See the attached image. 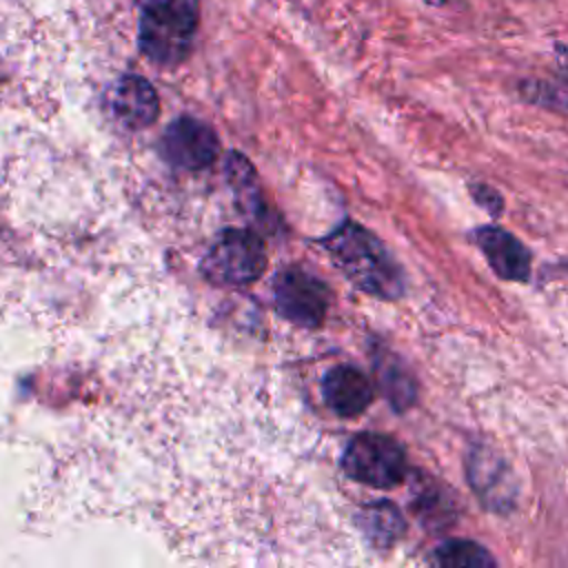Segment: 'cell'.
<instances>
[{"mask_svg": "<svg viewBox=\"0 0 568 568\" xmlns=\"http://www.w3.org/2000/svg\"><path fill=\"white\" fill-rule=\"evenodd\" d=\"M113 111L131 129H144L158 120L160 100L149 80L142 75H122L113 89Z\"/></svg>", "mask_w": 568, "mask_h": 568, "instance_id": "30bf717a", "label": "cell"}, {"mask_svg": "<svg viewBox=\"0 0 568 568\" xmlns=\"http://www.w3.org/2000/svg\"><path fill=\"white\" fill-rule=\"evenodd\" d=\"M200 0H142L138 44L160 67H175L193 49Z\"/></svg>", "mask_w": 568, "mask_h": 568, "instance_id": "7a4b0ae2", "label": "cell"}, {"mask_svg": "<svg viewBox=\"0 0 568 568\" xmlns=\"http://www.w3.org/2000/svg\"><path fill=\"white\" fill-rule=\"evenodd\" d=\"M162 149L171 164L195 171L220 155V140L209 124L195 118H178L164 131Z\"/></svg>", "mask_w": 568, "mask_h": 568, "instance_id": "8992f818", "label": "cell"}, {"mask_svg": "<svg viewBox=\"0 0 568 568\" xmlns=\"http://www.w3.org/2000/svg\"><path fill=\"white\" fill-rule=\"evenodd\" d=\"M406 521L397 506L390 501H377L364 508L362 513V530L371 539V544L379 548L393 546L404 535Z\"/></svg>", "mask_w": 568, "mask_h": 568, "instance_id": "8fae6325", "label": "cell"}, {"mask_svg": "<svg viewBox=\"0 0 568 568\" xmlns=\"http://www.w3.org/2000/svg\"><path fill=\"white\" fill-rule=\"evenodd\" d=\"M475 242L495 275L508 282L528 280L530 253L513 233L499 226H479L475 229Z\"/></svg>", "mask_w": 568, "mask_h": 568, "instance_id": "ba28073f", "label": "cell"}, {"mask_svg": "<svg viewBox=\"0 0 568 568\" xmlns=\"http://www.w3.org/2000/svg\"><path fill=\"white\" fill-rule=\"evenodd\" d=\"M333 264L357 288L382 300H397L404 293V273L388 248L364 226L344 222L324 240Z\"/></svg>", "mask_w": 568, "mask_h": 568, "instance_id": "6da1fadb", "label": "cell"}, {"mask_svg": "<svg viewBox=\"0 0 568 568\" xmlns=\"http://www.w3.org/2000/svg\"><path fill=\"white\" fill-rule=\"evenodd\" d=\"M382 382L386 386V395L393 402V406L397 410H404L406 406L413 404L415 399V382L413 377L406 373V368L402 364H397L395 359H388V366L382 373Z\"/></svg>", "mask_w": 568, "mask_h": 568, "instance_id": "4fadbf2b", "label": "cell"}, {"mask_svg": "<svg viewBox=\"0 0 568 568\" xmlns=\"http://www.w3.org/2000/svg\"><path fill=\"white\" fill-rule=\"evenodd\" d=\"M557 64L568 82V47H557Z\"/></svg>", "mask_w": 568, "mask_h": 568, "instance_id": "2e32d148", "label": "cell"}, {"mask_svg": "<svg viewBox=\"0 0 568 568\" xmlns=\"http://www.w3.org/2000/svg\"><path fill=\"white\" fill-rule=\"evenodd\" d=\"M430 564L435 566H446V568H490L495 566V559L490 552L468 539H448L442 546L433 550L428 557Z\"/></svg>", "mask_w": 568, "mask_h": 568, "instance_id": "7c38bea8", "label": "cell"}, {"mask_svg": "<svg viewBox=\"0 0 568 568\" xmlns=\"http://www.w3.org/2000/svg\"><path fill=\"white\" fill-rule=\"evenodd\" d=\"M521 93L537 104L568 111V87L555 84V82H544V80H528L521 87Z\"/></svg>", "mask_w": 568, "mask_h": 568, "instance_id": "5bb4252c", "label": "cell"}, {"mask_svg": "<svg viewBox=\"0 0 568 568\" xmlns=\"http://www.w3.org/2000/svg\"><path fill=\"white\" fill-rule=\"evenodd\" d=\"M344 473L373 488H393L406 477V453L388 435L362 433L355 435L342 457Z\"/></svg>", "mask_w": 568, "mask_h": 568, "instance_id": "277c9868", "label": "cell"}, {"mask_svg": "<svg viewBox=\"0 0 568 568\" xmlns=\"http://www.w3.org/2000/svg\"><path fill=\"white\" fill-rule=\"evenodd\" d=\"M473 193H475V200H477L484 209H488L493 215H499V211H501V195H499L495 189H490V186H486V184H475V186H473Z\"/></svg>", "mask_w": 568, "mask_h": 568, "instance_id": "9a60e30c", "label": "cell"}, {"mask_svg": "<svg viewBox=\"0 0 568 568\" xmlns=\"http://www.w3.org/2000/svg\"><path fill=\"white\" fill-rule=\"evenodd\" d=\"M266 268V248L257 233L226 229L209 246L202 273L215 284H251Z\"/></svg>", "mask_w": 568, "mask_h": 568, "instance_id": "3957f363", "label": "cell"}, {"mask_svg": "<svg viewBox=\"0 0 568 568\" xmlns=\"http://www.w3.org/2000/svg\"><path fill=\"white\" fill-rule=\"evenodd\" d=\"M322 395L335 415L355 417L364 413L373 402V386L357 366L339 364L324 375Z\"/></svg>", "mask_w": 568, "mask_h": 568, "instance_id": "9c48e42d", "label": "cell"}, {"mask_svg": "<svg viewBox=\"0 0 568 568\" xmlns=\"http://www.w3.org/2000/svg\"><path fill=\"white\" fill-rule=\"evenodd\" d=\"M468 484L475 495L495 513H506L515 504V479L506 462L486 446H475L468 455Z\"/></svg>", "mask_w": 568, "mask_h": 568, "instance_id": "52a82bcc", "label": "cell"}, {"mask_svg": "<svg viewBox=\"0 0 568 568\" xmlns=\"http://www.w3.org/2000/svg\"><path fill=\"white\" fill-rule=\"evenodd\" d=\"M273 302L280 315L311 328L322 324L326 315L328 291L311 273L302 268H286L275 280Z\"/></svg>", "mask_w": 568, "mask_h": 568, "instance_id": "5b68a950", "label": "cell"}]
</instances>
